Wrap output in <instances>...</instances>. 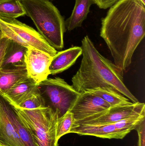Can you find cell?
<instances>
[{"instance_id": "1", "label": "cell", "mask_w": 145, "mask_h": 146, "mask_svg": "<svg viewBox=\"0 0 145 146\" xmlns=\"http://www.w3.org/2000/svg\"><path fill=\"white\" fill-rule=\"evenodd\" d=\"M145 4L141 0H119L102 19L100 36L110 51L114 64L123 71L145 35Z\"/></svg>"}, {"instance_id": "2", "label": "cell", "mask_w": 145, "mask_h": 146, "mask_svg": "<svg viewBox=\"0 0 145 146\" xmlns=\"http://www.w3.org/2000/svg\"><path fill=\"white\" fill-rule=\"evenodd\" d=\"M83 57L80 68L72 79L80 93L100 87H110L133 103L138 102L123 82V71L102 55L89 37L82 40Z\"/></svg>"}, {"instance_id": "3", "label": "cell", "mask_w": 145, "mask_h": 146, "mask_svg": "<svg viewBox=\"0 0 145 146\" xmlns=\"http://www.w3.org/2000/svg\"><path fill=\"white\" fill-rule=\"evenodd\" d=\"M26 15L34 22L38 32L55 50L64 48L65 21L58 9L48 0H20Z\"/></svg>"}, {"instance_id": "4", "label": "cell", "mask_w": 145, "mask_h": 146, "mask_svg": "<svg viewBox=\"0 0 145 146\" xmlns=\"http://www.w3.org/2000/svg\"><path fill=\"white\" fill-rule=\"evenodd\" d=\"M31 135L36 146H58L56 137L58 114L49 107L33 110L12 107Z\"/></svg>"}, {"instance_id": "5", "label": "cell", "mask_w": 145, "mask_h": 146, "mask_svg": "<svg viewBox=\"0 0 145 146\" xmlns=\"http://www.w3.org/2000/svg\"><path fill=\"white\" fill-rule=\"evenodd\" d=\"M45 106L56 112L59 117L70 110L80 93L60 77L47 78L37 85Z\"/></svg>"}, {"instance_id": "6", "label": "cell", "mask_w": 145, "mask_h": 146, "mask_svg": "<svg viewBox=\"0 0 145 146\" xmlns=\"http://www.w3.org/2000/svg\"><path fill=\"white\" fill-rule=\"evenodd\" d=\"M0 31L11 41L26 48L41 50L52 57L58 52L38 32L16 19L0 16Z\"/></svg>"}, {"instance_id": "7", "label": "cell", "mask_w": 145, "mask_h": 146, "mask_svg": "<svg viewBox=\"0 0 145 146\" xmlns=\"http://www.w3.org/2000/svg\"><path fill=\"white\" fill-rule=\"evenodd\" d=\"M145 113V104L138 102L111 106L95 115L75 122L76 124L102 125L114 123L133 116Z\"/></svg>"}, {"instance_id": "8", "label": "cell", "mask_w": 145, "mask_h": 146, "mask_svg": "<svg viewBox=\"0 0 145 146\" xmlns=\"http://www.w3.org/2000/svg\"><path fill=\"white\" fill-rule=\"evenodd\" d=\"M110 107L98 96L86 91L80 94L69 111L75 122L103 112Z\"/></svg>"}, {"instance_id": "9", "label": "cell", "mask_w": 145, "mask_h": 146, "mask_svg": "<svg viewBox=\"0 0 145 146\" xmlns=\"http://www.w3.org/2000/svg\"><path fill=\"white\" fill-rule=\"evenodd\" d=\"M52 57L41 50L28 48L25 60L27 74L37 85L50 74L49 67Z\"/></svg>"}, {"instance_id": "10", "label": "cell", "mask_w": 145, "mask_h": 146, "mask_svg": "<svg viewBox=\"0 0 145 146\" xmlns=\"http://www.w3.org/2000/svg\"><path fill=\"white\" fill-rule=\"evenodd\" d=\"M70 133L80 135H90L108 139H123L126 136L117 129L114 123L102 125L76 124L74 123Z\"/></svg>"}, {"instance_id": "11", "label": "cell", "mask_w": 145, "mask_h": 146, "mask_svg": "<svg viewBox=\"0 0 145 146\" xmlns=\"http://www.w3.org/2000/svg\"><path fill=\"white\" fill-rule=\"evenodd\" d=\"M5 99L0 95V141L6 146H24L6 111Z\"/></svg>"}, {"instance_id": "12", "label": "cell", "mask_w": 145, "mask_h": 146, "mask_svg": "<svg viewBox=\"0 0 145 146\" xmlns=\"http://www.w3.org/2000/svg\"><path fill=\"white\" fill-rule=\"evenodd\" d=\"M82 54V49L78 46L57 52L52 57L49 66L50 74H57L69 69Z\"/></svg>"}, {"instance_id": "13", "label": "cell", "mask_w": 145, "mask_h": 146, "mask_svg": "<svg viewBox=\"0 0 145 146\" xmlns=\"http://www.w3.org/2000/svg\"><path fill=\"white\" fill-rule=\"evenodd\" d=\"M37 88L36 83L28 77L15 84L1 95L12 107L16 108Z\"/></svg>"}, {"instance_id": "14", "label": "cell", "mask_w": 145, "mask_h": 146, "mask_svg": "<svg viewBox=\"0 0 145 146\" xmlns=\"http://www.w3.org/2000/svg\"><path fill=\"white\" fill-rule=\"evenodd\" d=\"M26 66L0 68V95L15 84L28 78Z\"/></svg>"}, {"instance_id": "15", "label": "cell", "mask_w": 145, "mask_h": 146, "mask_svg": "<svg viewBox=\"0 0 145 146\" xmlns=\"http://www.w3.org/2000/svg\"><path fill=\"white\" fill-rule=\"evenodd\" d=\"M28 48L10 40L3 56L1 68L26 66Z\"/></svg>"}, {"instance_id": "16", "label": "cell", "mask_w": 145, "mask_h": 146, "mask_svg": "<svg viewBox=\"0 0 145 146\" xmlns=\"http://www.w3.org/2000/svg\"><path fill=\"white\" fill-rule=\"evenodd\" d=\"M94 3V0H75L72 14L65 22L66 27L68 31H72L81 26L90 12V7Z\"/></svg>"}, {"instance_id": "17", "label": "cell", "mask_w": 145, "mask_h": 146, "mask_svg": "<svg viewBox=\"0 0 145 146\" xmlns=\"http://www.w3.org/2000/svg\"><path fill=\"white\" fill-rule=\"evenodd\" d=\"M5 108L12 122L13 123L24 146H36L31 135L17 115L12 106L5 100Z\"/></svg>"}, {"instance_id": "18", "label": "cell", "mask_w": 145, "mask_h": 146, "mask_svg": "<svg viewBox=\"0 0 145 146\" xmlns=\"http://www.w3.org/2000/svg\"><path fill=\"white\" fill-rule=\"evenodd\" d=\"M87 91L98 96L111 106L128 104L133 103L127 98L111 88H97Z\"/></svg>"}, {"instance_id": "19", "label": "cell", "mask_w": 145, "mask_h": 146, "mask_svg": "<svg viewBox=\"0 0 145 146\" xmlns=\"http://www.w3.org/2000/svg\"><path fill=\"white\" fill-rule=\"evenodd\" d=\"M26 15V12L20 0H9L0 3V16L16 19Z\"/></svg>"}, {"instance_id": "20", "label": "cell", "mask_w": 145, "mask_h": 146, "mask_svg": "<svg viewBox=\"0 0 145 146\" xmlns=\"http://www.w3.org/2000/svg\"><path fill=\"white\" fill-rule=\"evenodd\" d=\"M75 122L73 115L70 111L58 118L56 126V137L58 141L65 135L70 133Z\"/></svg>"}, {"instance_id": "21", "label": "cell", "mask_w": 145, "mask_h": 146, "mask_svg": "<svg viewBox=\"0 0 145 146\" xmlns=\"http://www.w3.org/2000/svg\"><path fill=\"white\" fill-rule=\"evenodd\" d=\"M44 106H46L44 100L37 88L35 92L32 93L25 100L22 101L18 107L15 108L24 110H33Z\"/></svg>"}, {"instance_id": "22", "label": "cell", "mask_w": 145, "mask_h": 146, "mask_svg": "<svg viewBox=\"0 0 145 146\" xmlns=\"http://www.w3.org/2000/svg\"><path fill=\"white\" fill-rule=\"evenodd\" d=\"M138 136V146H145V120L135 128Z\"/></svg>"}, {"instance_id": "23", "label": "cell", "mask_w": 145, "mask_h": 146, "mask_svg": "<svg viewBox=\"0 0 145 146\" xmlns=\"http://www.w3.org/2000/svg\"><path fill=\"white\" fill-rule=\"evenodd\" d=\"M10 40L9 38L4 36L3 33L0 37V68L1 66L6 49Z\"/></svg>"}, {"instance_id": "24", "label": "cell", "mask_w": 145, "mask_h": 146, "mask_svg": "<svg viewBox=\"0 0 145 146\" xmlns=\"http://www.w3.org/2000/svg\"><path fill=\"white\" fill-rule=\"evenodd\" d=\"M119 0H94V3L102 9H106L110 7Z\"/></svg>"}, {"instance_id": "25", "label": "cell", "mask_w": 145, "mask_h": 146, "mask_svg": "<svg viewBox=\"0 0 145 146\" xmlns=\"http://www.w3.org/2000/svg\"><path fill=\"white\" fill-rule=\"evenodd\" d=\"M9 1V0H0V3L3 2L7 1Z\"/></svg>"}, {"instance_id": "26", "label": "cell", "mask_w": 145, "mask_h": 146, "mask_svg": "<svg viewBox=\"0 0 145 146\" xmlns=\"http://www.w3.org/2000/svg\"><path fill=\"white\" fill-rule=\"evenodd\" d=\"M0 146H6L4 145H3V144H2V143H1V142L0 141Z\"/></svg>"}, {"instance_id": "27", "label": "cell", "mask_w": 145, "mask_h": 146, "mask_svg": "<svg viewBox=\"0 0 145 146\" xmlns=\"http://www.w3.org/2000/svg\"><path fill=\"white\" fill-rule=\"evenodd\" d=\"M141 1H142V2H143L144 4H145V0H141Z\"/></svg>"}, {"instance_id": "28", "label": "cell", "mask_w": 145, "mask_h": 146, "mask_svg": "<svg viewBox=\"0 0 145 146\" xmlns=\"http://www.w3.org/2000/svg\"><path fill=\"white\" fill-rule=\"evenodd\" d=\"M2 34V33L1 31H0V37H1V36Z\"/></svg>"}]
</instances>
